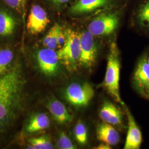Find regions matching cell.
Returning a JSON list of instances; mask_svg holds the SVG:
<instances>
[{
  "label": "cell",
  "instance_id": "obj_1",
  "mask_svg": "<svg viewBox=\"0 0 149 149\" xmlns=\"http://www.w3.org/2000/svg\"><path fill=\"white\" fill-rule=\"evenodd\" d=\"M24 80L18 66H13L0 76V129L2 130L15 119L21 106Z\"/></svg>",
  "mask_w": 149,
  "mask_h": 149
},
{
  "label": "cell",
  "instance_id": "obj_2",
  "mask_svg": "<svg viewBox=\"0 0 149 149\" xmlns=\"http://www.w3.org/2000/svg\"><path fill=\"white\" fill-rule=\"evenodd\" d=\"M120 61L117 44L112 43L107 58L106 71L103 85L108 93L118 103L124 105L119 91Z\"/></svg>",
  "mask_w": 149,
  "mask_h": 149
},
{
  "label": "cell",
  "instance_id": "obj_3",
  "mask_svg": "<svg viewBox=\"0 0 149 149\" xmlns=\"http://www.w3.org/2000/svg\"><path fill=\"white\" fill-rule=\"evenodd\" d=\"M64 45L57 54L59 61L70 71H74L79 65L80 56V33L71 29L65 31Z\"/></svg>",
  "mask_w": 149,
  "mask_h": 149
},
{
  "label": "cell",
  "instance_id": "obj_4",
  "mask_svg": "<svg viewBox=\"0 0 149 149\" xmlns=\"http://www.w3.org/2000/svg\"><path fill=\"white\" fill-rule=\"evenodd\" d=\"M95 96V90L88 82H74L67 87L65 92L66 101L76 107L87 106Z\"/></svg>",
  "mask_w": 149,
  "mask_h": 149
},
{
  "label": "cell",
  "instance_id": "obj_5",
  "mask_svg": "<svg viewBox=\"0 0 149 149\" xmlns=\"http://www.w3.org/2000/svg\"><path fill=\"white\" fill-rule=\"evenodd\" d=\"M119 17L115 13H105L95 17L88 26V31L95 37L112 34L119 26Z\"/></svg>",
  "mask_w": 149,
  "mask_h": 149
},
{
  "label": "cell",
  "instance_id": "obj_6",
  "mask_svg": "<svg viewBox=\"0 0 149 149\" xmlns=\"http://www.w3.org/2000/svg\"><path fill=\"white\" fill-rule=\"evenodd\" d=\"M94 36L88 30L80 33V66L87 69L93 67L97 56V48Z\"/></svg>",
  "mask_w": 149,
  "mask_h": 149
},
{
  "label": "cell",
  "instance_id": "obj_7",
  "mask_svg": "<svg viewBox=\"0 0 149 149\" xmlns=\"http://www.w3.org/2000/svg\"><path fill=\"white\" fill-rule=\"evenodd\" d=\"M37 60L38 67L43 74L52 76L58 72L60 61L55 50L48 48L39 50L37 54Z\"/></svg>",
  "mask_w": 149,
  "mask_h": 149
},
{
  "label": "cell",
  "instance_id": "obj_8",
  "mask_svg": "<svg viewBox=\"0 0 149 149\" xmlns=\"http://www.w3.org/2000/svg\"><path fill=\"white\" fill-rule=\"evenodd\" d=\"M50 23L48 13L38 5H33L28 18L27 28L29 33L37 35L43 32Z\"/></svg>",
  "mask_w": 149,
  "mask_h": 149
},
{
  "label": "cell",
  "instance_id": "obj_9",
  "mask_svg": "<svg viewBox=\"0 0 149 149\" xmlns=\"http://www.w3.org/2000/svg\"><path fill=\"white\" fill-rule=\"evenodd\" d=\"M125 112L128 118V132L124 149H139L142 143V134L132 114L127 107Z\"/></svg>",
  "mask_w": 149,
  "mask_h": 149
},
{
  "label": "cell",
  "instance_id": "obj_10",
  "mask_svg": "<svg viewBox=\"0 0 149 149\" xmlns=\"http://www.w3.org/2000/svg\"><path fill=\"white\" fill-rule=\"evenodd\" d=\"M100 117L103 122L112 125H120L122 123V111L116 105L109 101H105L100 111Z\"/></svg>",
  "mask_w": 149,
  "mask_h": 149
},
{
  "label": "cell",
  "instance_id": "obj_11",
  "mask_svg": "<svg viewBox=\"0 0 149 149\" xmlns=\"http://www.w3.org/2000/svg\"><path fill=\"white\" fill-rule=\"evenodd\" d=\"M96 135L99 141L114 146L120 141V135L116 129L111 124L103 122L96 129Z\"/></svg>",
  "mask_w": 149,
  "mask_h": 149
},
{
  "label": "cell",
  "instance_id": "obj_12",
  "mask_svg": "<svg viewBox=\"0 0 149 149\" xmlns=\"http://www.w3.org/2000/svg\"><path fill=\"white\" fill-rule=\"evenodd\" d=\"M109 3V0H76L70 11L73 15H79L105 7Z\"/></svg>",
  "mask_w": 149,
  "mask_h": 149
},
{
  "label": "cell",
  "instance_id": "obj_13",
  "mask_svg": "<svg viewBox=\"0 0 149 149\" xmlns=\"http://www.w3.org/2000/svg\"><path fill=\"white\" fill-rule=\"evenodd\" d=\"M47 108L54 119L59 124H65L72 121V116L61 102L53 100L48 103Z\"/></svg>",
  "mask_w": 149,
  "mask_h": 149
},
{
  "label": "cell",
  "instance_id": "obj_14",
  "mask_svg": "<svg viewBox=\"0 0 149 149\" xmlns=\"http://www.w3.org/2000/svg\"><path fill=\"white\" fill-rule=\"evenodd\" d=\"M17 22L10 12L0 7V38L10 37L15 32Z\"/></svg>",
  "mask_w": 149,
  "mask_h": 149
},
{
  "label": "cell",
  "instance_id": "obj_15",
  "mask_svg": "<svg viewBox=\"0 0 149 149\" xmlns=\"http://www.w3.org/2000/svg\"><path fill=\"white\" fill-rule=\"evenodd\" d=\"M50 124V119L44 113H37L30 119L26 125V131L28 133L39 132L49 128Z\"/></svg>",
  "mask_w": 149,
  "mask_h": 149
},
{
  "label": "cell",
  "instance_id": "obj_16",
  "mask_svg": "<svg viewBox=\"0 0 149 149\" xmlns=\"http://www.w3.org/2000/svg\"><path fill=\"white\" fill-rule=\"evenodd\" d=\"M134 79L140 88H145L149 82V64L147 58H143L139 61L134 72Z\"/></svg>",
  "mask_w": 149,
  "mask_h": 149
},
{
  "label": "cell",
  "instance_id": "obj_17",
  "mask_svg": "<svg viewBox=\"0 0 149 149\" xmlns=\"http://www.w3.org/2000/svg\"><path fill=\"white\" fill-rule=\"evenodd\" d=\"M14 60V53L10 48L0 49V76L6 74L12 68Z\"/></svg>",
  "mask_w": 149,
  "mask_h": 149
},
{
  "label": "cell",
  "instance_id": "obj_18",
  "mask_svg": "<svg viewBox=\"0 0 149 149\" xmlns=\"http://www.w3.org/2000/svg\"><path fill=\"white\" fill-rule=\"evenodd\" d=\"M61 27L56 23L49 30L43 40V45L45 48L55 50L58 48V37Z\"/></svg>",
  "mask_w": 149,
  "mask_h": 149
},
{
  "label": "cell",
  "instance_id": "obj_19",
  "mask_svg": "<svg viewBox=\"0 0 149 149\" xmlns=\"http://www.w3.org/2000/svg\"><path fill=\"white\" fill-rule=\"evenodd\" d=\"M29 149H53V145L47 136H42L29 140Z\"/></svg>",
  "mask_w": 149,
  "mask_h": 149
},
{
  "label": "cell",
  "instance_id": "obj_20",
  "mask_svg": "<svg viewBox=\"0 0 149 149\" xmlns=\"http://www.w3.org/2000/svg\"><path fill=\"white\" fill-rule=\"evenodd\" d=\"M74 137L77 142L82 145L87 143L88 130L85 124L82 122L77 123L74 128Z\"/></svg>",
  "mask_w": 149,
  "mask_h": 149
},
{
  "label": "cell",
  "instance_id": "obj_21",
  "mask_svg": "<svg viewBox=\"0 0 149 149\" xmlns=\"http://www.w3.org/2000/svg\"><path fill=\"white\" fill-rule=\"evenodd\" d=\"M138 18L141 25L149 27V1L145 2L139 9Z\"/></svg>",
  "mask_w": 149,
  "mask_h": 149
},
{
  "label": "cell",
  "instance_id": "obj_22",
  "mask_svg": "<svg viewBox=\"0 0 149 149\" xmlns=\"http://www.w3.org/2000/svg\"><path fill=\"white\" fill-rule=\"evenodd\" d=\"M57 145L58 147L60 149H76L70 139L64 132H61L59 135Z\"/></svg>",
  "mask_w": 149,
  "mask_h": 149
},
{
  "label": "cell",
  "instance_id": "obj_23",
  "mask_svg": "<svg viewBox=\"0 0 149 149\" xmlns=\"http://www.w3.org/2000/svg\"><path fill=\"white\" fill-rule=\"evenodd\" d=\"M10 7L21 13L25 7V0H3Z\"/></svg>",
  "mask_w": 149,
  "mask_h": 149
},
{
  "label": "cell",
  "instance_id": "obj_24",
  "mask_svg": "<svg viewBox=\"0 0 149 149\" xmlns=\"http://www.w3.org/2000/svg\"><path fill=\"white\" fill-rule=\"evenodd\" d=\"M94 148L96 149H111L112 148L111 145L101 142V144H99Z\"/></svg>",
  "mask_w": 149,
  "mask_h": 149
},
{
  "label": "cell",
  "instance_id": "obj_25",
  "mask_svg": "<svg viewBox=\"0 0 149 149\" xmlns=\"http://www.w3.org/2000/svg\"><path fill=\"white\" fill-rule=\"evenodd\" d=\"M55 5H63L68 3L70 0H48Z\"/></svg>",
  "mask_w": 149,
  "mask_h": 149
},
{
  "label": "cell",
  "instance_id": "obj_26",
  "mask_svg": "<svg viewBox=\"0 0 149 149\" xmlns=\"http://www.w3.org/2000/svg\"><path fill=\"white\" fill-rule=\"evenodd\" d=\"M145 88H146V90L148 91V93H149V82H148V84L146 85V86H145Z\"/></svg>",
  "mask_w": 149,
  "mask_h": 149
},
{
  "label": "cell",
  "instance_id": "obj_27",
  "mask_svg": "<svg viewBox=\"0 0 149 149\" xmlns=\"http://www.w3.org/2000/svg\"><path fill=\"white\" fill-rule=\"evenodd\" d=\"M147 61H148V63H149V56H148V58H147Z\"/></svg>",
  "mask_w": 149,
  "mask_h": 149
},
{
  "label": "cell",
  "instance_id": "obj_28",
  "mask_svg": "<svg viewBox=\"0 0 149 149\" xmlns=\"http://www.w3.org/2000/svg\"><path fill=\"white\" fill-rule=\"evenodd\" d=\"M1 132H2V130H1V129H0V133H1Z\"/></svg>",
  "mask_w": 149,
  "mask_h": 149
}]
</instances>
